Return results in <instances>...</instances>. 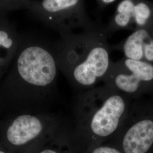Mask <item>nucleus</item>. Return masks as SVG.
Instances as JSON below:
<instances>
[{
	"label": "nucleus",
	"instance_id": "obj_1",
	"mask_svg": "<svg viewBox=\"0 0 153 153\" xmlns=\"http://www.w3.org/2000/svg\"><path fill=\"white\" fill-rule=\"evenodd\" d=\"M59 70L55 44L21 36L10 77L16 114L51 111L59 98Z\"/></svg>",
	"mask_w": 153,
	"mask_h": 153
},
{
	"label": "nucleus",
	"instance_id": "obj_2",
	"mask_svg": "<svg viewBox=\"0 0 153 153\" xmlns=\"http://www.w3.org/2000/svg\"><path fill=\"white\" fill-rule=\"evenodd\" d=\"M107 36L105 28L95 23L81 33L61 35L55 44L59 69L78 92L95 87L108 73L112 61Z\"/></svg>",
	"mask_w": 153,
	"mask_h": 153
},
{
	"label": "nucleus",
	"instance_id": "obj_3",
	"mask_svg": "<svg viewBox=\"0 0 153 153\" xmlns=\"http://www.w3.org/2000/svg\"><path fill=\"white\" fill-rule=\"evenodd\" d=\"M131 102L104 84L79 91L73 102L71 126H67L71 129L69 133L91 142L113 137L128 115Z\"/></svg>",
	"mask_w": 153,
	"mask_h": 153
},
{
	"label": "nucleus",
	"instance_id": "obj_4",
	"mask_svg": "<svg viewBox=\"0 0 153 153\" xmlns=\"http://www.w3.org/2000/svg\"><path fill=\"white\" fill-rule=\"evenodd\" d=\"M65 127L61 116L51 111L18 114L6 128V138L14 146L31 148L57 138Z\"/></svg>",
	"mask_w": 153,
	"mask_h": 153
},
{
	"label": "nucleus",
	"instance_id": "obj_5",
	"mask_svg": "<svg viewBox=\"0 0 153 153\" xmlns=\"http://www.w3.org/2000/svg\"><path fill=\"white\" fill-rule=\"evenodd\" d=\"M114 136L120 137L124 153H149L153 148V96L132 100L128 115Z\"/></svg>",
	"mask_w": 153,
	"mask_h": 153
},
{
	"label": "nucleus",
	"instance_id": "obj_6",
	"mask_svg": "<svg viewBox=\"0 0 153 153\" xmlns=\"http://www.w3.org/2000/svg\"><path fill=\"white\" fill-rule=\"evenodd\" d=\"M27 9L60 35L76 28L86 30L95 24L87 16L84 0H33Z\"/></svg>",
	"mask_w": 153,
	"mask_h": 153
},
{
	"label": "nucleus",
	"instance_id": "obj_7",
	"mask_svg": "<svg viewBox=\"0 0 153 153\" xmlns=\"http://www.w3.org/2000/svg\"><path fill=\"white\" fill-rule=\"evenodd\" d=\"M102 82L131 100L153 96V64L126 58L112 62Z\"/></svg>",
	"mask_w": 153,
	"mask_h": 153
},
{
	"label": "nucleus",
	"instance_id": "obj_8",
	"mask_svg": "<svg viewBox=\"0 0 153 153\" xmlns=\"http://www.w3.org/2000/svg\"><path fill=\"white\" fill-rule=\"evenodd\" d=\"M125 58L153 64V25L138 28L123 45Z\"/></svg>",
	"mask_w": 153,
	"mask_h": 153
},
{
	"label": "nucleus",
	"instance_id": "obj_9",
	"mask_svg": "<svg viewBox=\"0 0 153 153\" xmlns=\"http://www.w3.org/2000/svg\"><path fill=\"white\" fill-rule=\"evenodd\" d=\"M21 36L5 14L0 17V71L15 57Z\"/></svg>",
	"mask_w": 153,
	"mask_h": 153
},
{
	"label": "nucleus",
	"instance_id": "obj_10",
	"mask_svg": "<svg viewBox=\"0 0 153 153\" xmlns=\"http://www.w3.org/2000/svg\"><path fill=\"white\" fill-rule=\"evenodd\" d=\"M133 22L138 28L148 27L153 25V7L149 2L140 1L135 2V6L132 13Z\"/></svg>",
	"mask_w": 153,
	"mask_h": 153
},
{
	"label": "nucleus",
	"instance_id": "obj_11",
	"mask_svg": "<svg viewBox=\"0 0 153 153\" xmlns=\"http://www.w3.org/2000/svg\"><path fill=\"white\" fill-rule=\"evenodd\" d=\"M33 0H0V12L27 9L28 6Z\"/></svg>",
	"mask_w": 153,
	"mask_h": 153
},
{
	"label": "nucleus",
	"instance_id": "obj_12",
	"mask_svg": "<svg viewBox=\"0 0 153 153\" xmlns=\"http://www.w3.org/2000/svg\"><path fill=\"white\" fill-rule=\"evenodd\" d=\"M135 2L133 0H123L117 6V13L131 14L134 10Z\"/></svg>",
	"mask_w": 153,
	"mask_h": 153
},
{
	"label": "nucleus",
	"instance_id": "obj_13",
	"mask_svg": "<svg viewBox=\"0 0 153 153\" xmlns=\"http://www.w3.org/2000/svg\"><path fill=\"white\" fill-rule=\"evenodd\" d=\"M91 153H122L117 148L109 146H99L92 149Z\"/></svg>",
	"mask_w": 153,
	"mask_h": 153
},
{
	"label": "nucleus",
	"instance_id": "obj_14",
	"mask_svg": "<svg viewBox=\"0 0 153 153\" xmlns=\"http://www.w3.org/2000/svg\"><path fill=\"white\" fill-rule=\"evenodd\" d=\"M115 1L116 0H97L99 5L100 7H103L104 6L111 4Z\"/></svg>",
	"mask_w": 153,
	"mask_h": 153
},
{
	"label": "nucleus",
	"instance_id": "obj_15",
	"mask_svg": "<svg viewBox=\"0 0 153 153\" xmlns=\"http://www.w3.org/2000/svg\"><path fill=\"white\" fill-rule=\"evenodd\" d=\"M38 153H60L57 150L52 148H47L40 150Z\"/></svg>",
	"mask_w": 153,
	"mask_h": 153
},
{
	"label": "nucleus",
	"instance_id": "obj_16",
	"mask_svg": "<svg viewBox=\"0 0 153 153\" xmlns=\"http://www.w3.org/2000/svg\"><path fill=\"white\" fill-rule=\"evenodd\" d=\"M4 14H5V13H1V12H0V17H1V16H3V15H4Z\"/></svg>",
	"mask_w": 153,
	"mask_h": 153
},
{
	"label": "nucleus",
	"instance_id": "obj_17",
	"mask_svg": "<svg viewBox=\"0 0 153 153\" xmlns=\"http://www.w3.org/2000/svg\"><path fill=\"white\" fill-rule=\"evenodd\" d=\"M0 153H6L4 152H3V151H2V150H0Z\"/></svg>",
	"mask_w": 153,
	"mask_h": 153
}]
</instances>
